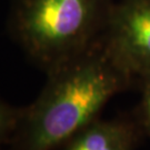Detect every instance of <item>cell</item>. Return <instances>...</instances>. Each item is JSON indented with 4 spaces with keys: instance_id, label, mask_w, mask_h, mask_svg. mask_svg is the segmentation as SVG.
Wrapping results in <instances>:
<instances>
[{
    "instance_id": "1",
    "label": "cell",
    "mask_w": 150,
    "mask_h": 150,
    "mask_svg": "<svg viewBox=\"0 0 150 150\" xmlns=\"http://www.w3.org/2000/svg\"><path fill=\"white\" fill-rule=\"evenodd\" d=\"M130 81L99 40L47 72L40 95L21 108L10 150H56L99 118L108 101Z\"/></svg>"
},
{
    "instance_id": "2",
    "label": "cell",
    "mask_w": 150,
    "mask_h": 150,
    "mask_svg": "<svg viewBox=\"0 0 150 150\" xmlns=\"http://www.w3.org/2000/svg\"><path fill=\"white\" fill-rule=\"evenodd\" d=\"M112 0H15L10 30L46 74L96 45Z\"/></svg>"
},
{
    "instance_id": "3",
    "label": "cell",
    "mask_w": 150,
    "mask_h": 150,
    "mask_svg": "<svg viewBox=\"0 0 150 150\" xmlns=\"http://www.w3.org/2000/svg\"><path fill=\"white\" fill-rule=\"evenodd\" d=\"M100 42L131 79L150 75V0L113 2Z\"/></svg>"
},
{
    "instance_id": "4",
    "label": "cell",
    "mask_w": 150,
    "mask_h": 150,
    "mask_svg": "<svg viewBox=\"0 0 150 150\" xmlns=\"http://www.w3.org/2000/svg\"><path fill=\"white\" fill-rule=\"evenodd\" d=\"M138 140L139 130L131 121L98 118L56 150H134Z\"/></svg>"
},
{
    "instance_id": "5",
    "label": "cell",
    "mask_w": 150,
    "mask_h": 150,
    "mask_svg": "<svg viewBox=\"0 0 150 150\" xmlns=\"http://www.w3.org/2000/svg\"><path fill=\"white\" fill-rule=\"evenodd\" d=\"M21 108L12 107L0 99V149L10 144L20 118Z\"/></svg>"
},
{
    "instance_id": "6",
    "label": "cell",
    "mask_w": 150,
    "mask_h": 150,
    "mask_svg": "<svg viewBox=\"0 0 150 150\" xmlns=\"http://www.w3.org/2000/svg\"><path fill=\"white\" fill-rule=\"evenodd\" d=\"M142 99H141V111L144 121L148 131L150 132V75L142 78Z\"/></svg>"
}]
</instances>
